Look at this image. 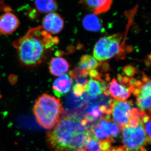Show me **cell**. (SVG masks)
I'll list each match as a JSON object with an SVG mask.
<instances>
[{
  "instance_id": "obj_10",
  "label": "cell",
  "mask_w": 151,
  "mask_h": 151,
  "mask_svg": "<svg viewBox=\"0 0 151 151\" xmlns=\"http://www.w3.org/2000/svg\"><path fill=\"white\" fill-rule=\"evenodd\" d=\"M19 25L17 17L12 13L7 12L0 16V34L4 35L12 34Z\"/></svg>"
},
{
  "instance_id": "obj_19",
  "label": "cell",
  "mask_w": 151,
  "mask_h": 151,
  "mask_svg": "<svg viewBox=\"0 0 151 151\" xmlns=\"http://www.w3.org/2000/svg\"><path fill=\"white\" fill-rule=\"evenodd\" d=\"M86 147L89 151H101L100 141L93 137L91 133L87 140Z\"/></svg>"
},
{
  "instance_id": "obj_13",
  "label": "cell",
  "mask_w": 151,
  "mask_h": 151,
  "mask_svg": "<svg viewBox=\"0 0 151 151\" xmlns=\"http://www.w3.org/2000/svg\"><path fill=\"white\" fill-rule=\"evenodd\" d=\"M72 83V78L67 74H63L55 79L53 83L52 88L54 94L58 97L64 96L70 91Z\"/></svg>"
},
{
  "instance_id": "obj_4",
  "label": "cell",
  "mask_w": 151,
  "mask_h": 151,
  "mask_svg": "<svg viewBox=\"0 0 151 151\" xmlns=\"http://www.w3.org/2000/svg\"><path fill=\"white\" fill-rule=\"evenodd\" d=\"M110 116L114 124L121 129L125 127H137L141 119L139 109L134 108L133 101H109Z\"/></svg>"
},
{
  "instance_id": "obj_1",
  "label": "cell",
  "mask_w": 151,
  "mask_h": 151,
  "mask_svg": "<svg viewBox=\"0 0 151 151\" xmlns=\"http://www.w3.org/2000/svg\"><path fill=\"white\" fill-rule=\"evenodd\" d=\"M90 135L88 124L84 119L63 112L55 127L47 132L46 138L53 151H87Z\"/></svg>"
},
{
  "instance_id": "obj_2",
  "label": "cell",
  "mask_w": 151,
  "mask_h": 151,
  "mask_svg": "<svg viewBox=\"0 0 151 151\" xmlns=\"http://www.w3.org/2000/svg\"><path fill=\"white\" fill-rule=\"evenodd\" d=\"M59 42L58 38L52 37L42 27H37L31 28L23 36L14 41L13 45L22 64L35 66L44 62L48 50Z\"/></svg>"
},
{
  "instance_id": "obj_17",
  "label": "cell",
  "mask_w": 151,
  "mask_h": 151,
  "mask_svg": "<svg viewBox=\"0 0 151 151\" xmlns=\"http://www.w3.org/2000/svg\"><path fill=\"white\" fill-rule=\"evenodd\" d=\"M35 4L37 10L41 13L53 12L58 7L55 0H35Z\"/></svg>"
},
{
  "instance_id": "obj_22",
  "label": "cell",
  "mask_w": 151,
  "mask_h": 151,
  "mask_svg": "<svg viewBox=\"0 0 151 151\" xmlns=\"http://www.w3.org/2000/svg\"><path fill=\"white\" fill-rule=\"evenodd\" d=\"M145 132L148 138V143H151V119L143 123Z\"/></svg>"
},
{
  "instance_id": "obj_25",
  "label": "cell",
  "mask_w": 151,
  "mask_h": 151,
  "mask_svg": "<svg viewBox=\"0 0 151 151\" xmlns=\"http://www.w3.org/2000/svg\"><path fill=\"white\" fill-rule=\"evenodd\" d=\"M108 151H126L122 146L119 147H112Z\"/></svg>"
},
{
  "instance_id": "obj_20",
  "label": "cell",
  "mask_w": 151,
  "mask_h": 151,
  "mask_svg": "<svg viewBox=\"0 0 151 151\" xmlns=\"http://www.w3.org/2000/svg\"><path fill=\"white\" fill-rule=\"evenodd\" d=\"M69 75L72 78L77 80L80 78H86L88 75V71L81 69L79 67L76 68L69 72Z\"/></svg>"
},
{
  "instance_id": "obj_15",
  "label": "cell",
  "mask_w": 151,
  "mask_h": 151,
  "mask_svg": "<svg viewBox=\"0 0 151 151\" xmlns=\"http://www.w3.org/2000/svg\"><path fill=\"white\" fill-rule=\"evenodd\" d=\"M69 66V63L65 58L55 57L50 60L49 70L52 75L58 76L67 72Z\"/></svg>"
},
{
  "instance_id": "obj_26",
  "label": "cell",
  "mask_w": 151,
  "mask_h": 151,
  "mask_svg": "<svg viewBox=\"0 0 151 151\" xmlns=\"http://www.w3.org/2000/svg\"><path fill=\"white\" fill-rule=\"evenodd\" d=\"M0 97H1V93H0Z\"/></svg>"
},
{
  "instance_id": "obj_3",
  "label": "cell",
  "mask_w": 151,
  "mask_h": 151,
  "mask_svg": "<svg viewBox=\"0 0 151 151\" xmlns=\"http://www.w3.org/2000/svg\"><path fill=\"white\" fill-rule=\"evenodd\" d=\"M64 112L59 98L43 94L36 100L33 113L37 124L47 130L53 129Z\"/></svg>"
},
{
  "instance_id": "obj_6",
  "label": "cell",
  "mask_w": 151,
  "mask_h": 151,
  "mask_svg": "<svg viewBox=\"0 0 151 151\" xmlns=\"http://www.w3.org/2000/svg\"><path fill=\"white\" fill-rule=\"evenodd\" d=\"M122 34L101 37L94 46L93 55L99 61H105L116 56L123 51L121 46Z\"/></svg>"
},
{
  "instance_id": "obj_7",
  "label": "cell",
  "mask_w": 151,
  "mask_h": 151,
  "mask_svg": "<svg viewBox=\"0 0 151 151\" xmlns=\"http://www.w3.org/2000/svg\"><path fill=\"white\" fill-rule=\"evenodd\" d=\"M136 97V104L141 111L151 112V80L144 73L141 80H135L130 88Z\"/></svg>"
},
{
  "instance_id": "obj_11",
  "label": "cell",
  "mask_w": 151,
  "mask_h": 151,
  "mask_svg": "<svg viewBox=\"0 0 151 151\" xmlns=\"http://www.w3.org/2000/svg\"><path fill=\"white\" fill-rule=\"evenodd\" d=\"M109 94L118 101H125L131 96V91L127 85L119 83L116 78L111 80L109 86Z\"/></svg>"
},
{
  "instance_id": "obj_16",
  "label": "cell",
  "mask_w": 151,
  "mask_h": 151,
  "mask_svg": "<svg viewBox=\"0 0 151 151\" xmlns=\"http://www.w3.org/2000/svg\"><path fill=\"white\" fill-rule=\"evenodd\" d=\"M83 26L85 29L90 31H100L103 27V23L97 15L89 14L84 17L83 21Z\"/></svg>"
},
{
  "instance_id": "obj_5",
  "label": "cell",
  "mask_w": 151,
  "mask_h": 151,
  "mask_svg": "<svg viewBox=\"0 0 151 151\" xmlns=\"http://www.w3.org/2000/svg\"><path fill=\"white\" fill-rule=\"evenodd\" d=\"M122 146L126 151H147L145 146L148 143L142 119L137 127L122 129Z\"/></svg>"
},
{
  "instance_id": "obj_12",
  "label": "cell",
  "mask_w": 151,
  "mask_h": 151,
  "mask_svg": "<svg viewBox=\"0 0 151 151\" xmlns=\"http://www.w3.org/2000/svg\"><path fill=\"white\" fill-rule=\"evenodd\" d=\"M85 92L91 97H95L104 93L108 96L109 92L107 91V86L105 81H99L91 78L85 85Z\"/></svg>"
},
{
  "instance_id": "obj_24",
  "label": "cell",
  "mask_w": 151,
  "mask_h": 151,
  "mask_svg": "<svg viewBox=\"0 0 151 151\" xmlns=\"http://www.w3.org/2000/svg\"><path fill=\"white\" fill-rule=\"evenodd\" d=\"M88 75L90 76L91 78H94L99 81H103L101 78L100 73L96 69H92L88 71Z\"/></svg>"
},
{
  "instance_id": "obj_21",
  "label": "cell",
  "mask_w": 151,
  "mask_h": 151,
  "mask_svg": "<svg viewBox=\"0 0 151 151\" xmlns=\"http://www.w3.org/2000/svg\"><path fill=\"white\" fill-rule=\"evenodd\" d=\"M85 92V86L84 84L77 82L73 87V92L76 97L81 96Z\"/></svg>"
},
{
  "instance_id": "obj_23",
  "label": "cell",
  "mask_w": 151,
  "mask_h": 151,
  "mask_svg": "<svg viewBox=\"0 0 151 151\" xmlns=\"http://www.w3.org/2000/svg\"><path fill=\"white\" fill-rule=\"evenodd\" d=\"M123 71L124 73L129 77H133L136 72L134 67L132 65H128L123 68Z\"/></svg>"
},
{
  "instance_id": "obj_18",
  "label": "cell",
  "mask_w": 151,
  "mask_h": 151,
  "mask_svg": "<svg viewBox=\"0 0 151 151\" xmlns=\"http://www.w3.org/2000/svg\"><path fill=\"white\" fill-rule=\"evenodd\" d=\"M78 65L81 69L89 71L99 67L100 63L91 55H85L81 56Z\"/></svg>"
},
{
  "instance_id": "obj_8",
  "label": "cell",
  "mask_w": 151,
  "mask_h": 151,
  "mask_svg": "<svg viewBox=\"0 0 151 151\" xmlns=\"http://www.w3.org/2000/svg\"><path fill=\"white\" fill-rule=\"evenodd\" d=\"M91 134L100 141L108 140L114 142L121 129L114 124L109 115L102 116L98 122L89 128Z\"/></svg>"
},
{
  "instance_id": "obj_14",
  "label": "cell",
  "mask_w": 151,
  "mask_h": 151,
  "mask_svg": "<svg viewBox=\"0 0 151 151\" xmlns=\"http://www.w3.org/2000/svg\"><path fill=\"white\" fill-rule=\"evenodd\" d=\"M113 0H81L82 3L95 15L106 12L111 8Z\"/></svg>"
},
{
  "instance_id": "obj_9",
  "label": "cell",
  "mask_w": 151,
  "mask_h": 151,
  "mask_svg": "<svg viewBox=\"0 0 151 151\" xmlns=\"http://www.w3.org/2000/svg\"><path fill=\"white\" fill-rule=\"evenodd\" d=\"M42 28L51 34L59 33L64 27L63 18L57 13H50L44 17L42 21Z\"/></svg>"
}]
</instances>
